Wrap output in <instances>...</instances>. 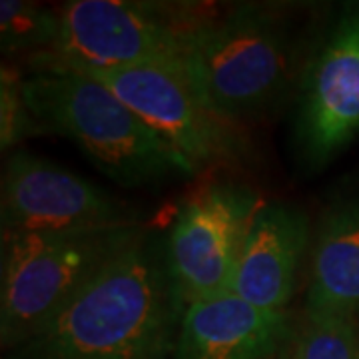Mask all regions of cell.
Returning <instances> with one entry per match:
<instances>
[{
	"label": "cell",
	"mask_w": 359,
	"mask_h": 359,
	"mask_svg": "<svg viewBox=\"0 0 359 359\" xmlns=\"http://www.w3.org/2000/svg\"><path fill=\"white\" fill-rule=\"evenodd\" d=\"M144 233L140 222L2 236L0 339L8 351L28 339Z\"/></svg>",
	"instance_id": "4"
},
{
	"label": "cell",
	"mask_w": 359,
	"mask_h": 359,
	"mask_svg": "<svg viewBox=\"0 0 359 359\" xmlns=\"http://www.w3.org/2000/svg\"><path fill=\"white\" fill-rule=\"evenodd\" d=\"M308 242V218L299 210L262 204L245 236L231 294L254 308L285 311Z\"/></svg>",
	"instance_id": "11"
},
{
	"label": "cell",
	"mask_w": 359,
	"mask_h": 359,
	"mask_svg": "<svg viewBox=\"0 0 359 359\" xmlns=\"http://www.w3.org/2000/svg\"><path fill=\"white\" fill-rule=\"evenodd\" d=\"M285 359H359L355 316L306 311L294 325Z\"/></svg>",
	"instance_id": "13"
},
{
	"label": "cell",
	"mask_w": 359,
	"mask_h": 359,
	"mask_svg": "<svg viewBox=\"0 0 359 359\" xmlns=\"http://www.w3.org/2000/svg\"><path fill=\"white\" fill-rule=\"evenodd\" d=\"M262 200L252 188L214 182L180 205L166 240V259L184 308L231 294L245 236Z\"/></svg>",
	"instance_id": "6"
},
{
	"label": "cell",
	"mask_w": 359,
	"mask_h": 359,
	"mask_svg": "<svg viewBox=\"0 0 359 359\" xmlns=\"http://www.w3.org/2000/svg\"><path fill=\"white\" fill-rule=\"evenodd\" d=\"M184 304L166 245L144 230L96 282L6 359H172Z\"/></svg>",
	"instance_id": "1"
},
{
	"label": "cell",
	"mask_w": 359,
	"mask_h": 359,
	"mask_svg": "<svg viewBox=\"0 0 359 359\" xmlns=\"http://www.w3.org/2000/svg\"><path fill=\"white\" fill-rule=\"evenodd\" d=\"M110 88L196 170L231 164L248 152L240 122L216 112L184 65H152L84 72Z\"/></svg>",
	"instance_id": "7"
},
{
	"label": "cell",
	"mask_w": 359,
	"mask_h": 359,
	"mask_svg": "<svg viewBox=\"0 0 359 359\" xmlns=\"http://www.w3.org/2000/svg\"><path fill=\"white\" fill-rule=\"evenodd\" d=\"M294 323L226 294L188 306L172 359H285Z\"/></svg>",
	"instance_id": "10"
},
{
	"label": "cell",
	"mask_w": 359,
	"mask_h": 359,
	"mask_svg": "<svg viewBox=\"0 0 359 359\" xmlns=\"http://www.w3.org/2000/svg\"><path fill=\"white\" fill-rule=\"evenodd\" d=\"M306 311L358 316L359 200L332 208L313 242Z\"/></svg>",
	"instance_id": "12"
},
{
	"label": "cell",
	"mask_w": 359,
	"mask_h": 359,
	"mask_svg": "<svg viewBox=\"0 0 359 359\" xmlns=\"http://www.w3.org/2000/svg\"><path fill=\"white\" fill-rule=\"evenodd\" d=\"M56 30V8L32 2H0V39L4 54H25L26 60L48 48Z\"/></svg>",
	"instance_id": "14"
},
{
	"label": "cell",
	"mask_w": 359,
	"mask_h": 359,
	"mask_svg": "<svg viewBox=\"0 0 359 359\" xmlns=\"http://www.w3.org/2000/svg\"><path fill=\"white\" fill-rule=\"evenodd\" d=\"M302 40L282 6L242 4L202 28L186 58L194 86L216 112L240 122L278 102L304 72Z\"/></svg>",
	"instance_id": "5"
},
{
	"label": "cell",
	"mask_w": 359,
	"mask_h": 359,
	"mask_svg": "<svg viewBox=\"0 0 359 359\" xmlns=\"http://www.w3.org/2000/svg\"><path fill=\"white\" fill-rule=\"evenodd\" d=\"M136 216L88 180L28 152L8 158L2 176V236L94 228Z\"/></svg>",
	"instance_id": "9"
},
{
	"label": "cell",
	"mask_w": 359,
	"mask_h": 359,
	"mask_svg": "<svg viewBox=\"0 0 359 359\" xmlns=\"http://www.w3.org/2000/svg\"><path fill=\"white\" fill-rule=\"evenodd\" d=\"M219 8L204 2L74 0L56 8L48 48L30 70H122L186 65L194 40Z\"/></svg>",
	"instance_id": "3"
},
{
	"label": "cell",
	"mask_w": 359,
	"mask_h": 359,
	"mask_svg": "<svg viewBox=\"0 0 359 359\" xmlns=\"http://www.w3.org/2000/svg\"><path fill=\"white\" fill-rule=\"evenodd\" d=\"M22 90L40 128L74 142L120 186L138 188L198 172L112 90L84 72L30 70Z\"/></svg>",
	"instance_id": "2"
},
{
	"label": "cell",
	"mask_w": 359,
	"mask_h": 359,
	"mask_svg": "<svg viewBox=\"0 0 359 359\" xmlns=\"http://www.w3.org/2000/svg\"><path fill=\"white\" fill-rule=\"evenodd\" d=\"M25 74L13 66H2L0 74V146L11 150L32 132H44L28 110L22 90Z\"/></svg>",
	"instance_id": "15"
},
{
	"label": "cell",
	"mask_w": 359,
	"mask_h": 359,
	"mask_svg": "<svg viewBox=\"0 0 359 359\" xmlns=\"http://www.w3.org/2000/svg\"><path fill=\"white\" fill-rule=\"evenodd\" d=\"M359 134V4L347 8L304 65L295 140L309 166Z\"/></svg>",
	"instance_id": "8"
}]
</instances>
